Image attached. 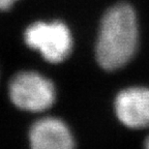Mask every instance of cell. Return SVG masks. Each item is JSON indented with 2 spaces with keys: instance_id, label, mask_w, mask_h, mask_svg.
<instances>
[{
  "instance_id": "cell-7",
  "label": "cell",
  "mask_w": 149,
  "mask_h": 149,
  "mask_svg": "<svg viewBox=\"0 0 149 149\" xmlns=\"http://www.w3.org/2000/svg\"><path fill=\"white\" fill-rule=\"evenodd\" d=\"M145 149H149V137L147 138L146 142H145Z\"/></svg>"
},
{
  "instance_id": "cell-2",
  "label": "cell",
  "mask_w": 149,
  "mask_h": 149,
  "mask_svg": "<svg viewBox=\"0 0 149 149\" xmlns=\"http://www.w3.org/2000/svg\"><path fill=\"white\" fill-rule=\"evenodd\" d=\"M27 46L48 62L59 63L68 58L72 50V36L70 29L60 21L36 22L24 33Z\"/></svg>"
},
{
  "instance_id": "cell-6",
  "label": "cell",
  "mask_w": 149,
  "mask_h": 149,
  "mask_svg": "<svg viewBox=\"0 0 149 149\" xmlns=\"http://www.w3.org/2000/svg\"><path fill=\"white\" fill-rule=\"evenodd\" d=\"M17 0H0V10H6L13 6Z\"/></svg>"
},
{
  "instance_id": "cell-4",
  "label": "cell",
  "mask_w": 149,
  "mask_h": 149,
  "mask_svg": "<svg viewBox=\"0 0 149 149\" xmlns=\"http://www.w3.org/2000/svg\"><path fill=\"white\" fill-rule=\"evenodd\" d=\"M116 116L130 128L149 126V88L130 87L120 91L115 100Z\"/></svg>"
},
{
  "instance_id": "cell-3",
  "label": "cell",
  "mask_w": 149,
  "mask_h": 149,
  "mask_svg": "<svg viewBox=\"0 0 149 149\" xmlns=\"http://www.w3.org/2000/svg\"><path fill=\"white\" fill-rule=\"evenodd\" d=\"M8 93L17 108L34 113L48 110L56 100L53 83L35 72L17 74L9 83Z\"/></svg>"
},
{
  "instance_id": "cell-1",
  "label": "cell",
  "mask_w": 149,
  "mask_h": 149,
  "mask_svg": "<svg viewBox=\"0 0 149 149\" xmlns=\"http://www.w3.org/2000/svg\"><path fill=\"white\" fill-rule=\"evenodd\" d=\"M139 42L137 16L132 6L117 4L106 13L100 23L95 55L106 70L126 65L135 55Z\"/></svg>"
},
{
  "instance_id": "cell-5",
  "label": "cell",
  "mask_w": 149,
  "mask_h": 149,
  "mask_svg": "<svg viewBox=\"0 0 149 149\" xmlns=\"http://www.w3.org/2000/svg\"><path fill=\"white\" fill-rule=\"evenodd\" d=\"M30 149H74V140L68 126L55 117L37 120L29 132Z\"/></svg>"
}]
</instances>
